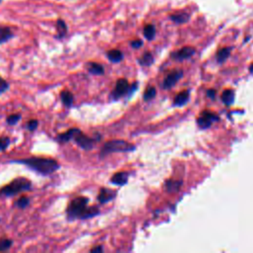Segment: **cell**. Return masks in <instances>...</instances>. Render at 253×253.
I'll return each instance as SVG.
<instances>
[{"label": "cell", "mask_w": 253, "mask_h": 253, "mask_svg": "<svg viewBox=\"0 0 253 253\" xmlns=\"http://www.w3.org/2000/svg\"><path fill=\"white\" fill-rule=\"evenodd\" d=\"M55 29H56L55 39L62 40V39H64L66 37L67 32H68V28H67V25H66L64 20L58 19L56 21V23H55Z\"/></svg>", "instance_id": "8fae6325"}, {"label": "cell", "mask_w": 253, "mask_h": 253, "mask_svg": "<svg viewBox=\"0 0 253 253\" xmlns=\"http://www.w3.org/2000/svg\"><path fill=\"white\" fill-rule=\"evenodd\" d=\"M79 128L77 127H71L69 129H67L66 131H63V132H60L57 134L56 136V140L59 142V143H67L68 141H70L74 134L78 131Z\"/></svg>", "instance_id": "30bf717a"}, {"label": "cell", "mask_w": 253, "mask_h": 253, "mask_svg": "<svg viewBox=\"0 0 253 253\" xmlns=\"http://www.w3.org/2000/svg\"><path fill=\"white\" fill-rule=\"evenodd\" d=\"M13 245V240L7 237L0 238V252L8 251Z\"/></svg>", "instance_id": "d4e9b609"}, {"label": "cell", "mask_w": 253, "mask_h": 253, "mask_svg": "<svg viewBox=\"0 0 253 253\" xmlns=\"http://www.w3.org/2000/svg\"><path fill=\"white\" fill-rule=\"evenodd\" d=\"M189 99V93L188 91H182L180 93L177 94V96L174 99V104L178 105V106H182L184 105Z\"/></svg>", "instance_id": "ffe728a7"}, {"label": "cell", "mask_w": 253, "mask_h": 253, "mask_svg": "<svg viewBox=\"0 0 253 253\" xmlns=\"http://www.w3.org/2000/svg\"><path fill=\"white\" fill-rule=\"evenodd\" d=\"M72 140H74V142L81 147L84 150H90L93 148L94 146V142L95 139L92 137L87 136L85 133H83L80 129H78V131L74 134Z\"/></svg>", "instance_id": "5b68a950"}, {"label": "cell", "mask_w": 253, "mask_h": 253, "mask_svg": "<svg viewBox=\"0 0 253 253\" xmlns=\"http://www.w3.org/2000/svg\"><path fill=\"white\" fill-rule=\"evenodd\" d=\"M31 203V200L29 197L27 196H21L20 198H18L16 200V202L14 203V207L17 208V209H20V210H24L26 208L29 207Z\"/></svg>", "instance_id": "ac0fdd59"}, {"label": "cell", "mask_w": 253, "mask_h": 253, "mask_svg": "<svg viewBox=\"0 0 253 253\" xmlns=\"http://www.w3.org/2000/svg\"><path fill=\"white\" fill-rule=\"evenodd\" d=\"M10 163L24 165L42 176L51 175L52 173L56 172L60 168L59 162L56 159H53L50 157L32 156L27 158L14 159V160H11Z\"/></svg>", "instance_id": "6da1fadb"}, {"label": "cell", "mask_w": 253, "mask_h": 253, "mask_svg": "<svg viewBox=\"0 0 253 253\" xmlns=\"http://www.w3.org/2000/svg\"><path fill=\"white\" fill-rule=\"evenodd\" d=\"M143 36L148 40V41H151L154 36H155V28L153 25L149 24V25H146L143 29Z\"/></svg>", "instance_id": "cb8c5ba5"}, {"label": "cell", "mask_w": 253, "mask_h": 253, "mask_svg": "<svg viewBox=\"0 0 253 253\" xmlns=\"http://www.w3.org/2000/svg\"><path fill=\"white\" fill-rule=\"evenodd\" d=\"M182 75H183V73L181 70H174L171 73H169L163 82L164 88L168 89V88L173 87L176 84V82L182 77Z\"/></svg>", "instance_id": "9c48e42d"}, {"label": "cell", "mask_w": 253, "mask_h": 253, "mask_svg": "<svg viewBox=\"0 0 253 253\" xmlns=\"http://www.w3.org/2000/svg\"><path fill=\"white\" fill-rule=\"evenodd\" d=\"M32 187V182L28 178L17 177L13 179L9 184L0 188V197L12 198L20 193L31 191Z\"/></svg>", "instance_id": "7a4b0ae2"}, {"label": "cell", "mask_w": 253, "mask_h": 253, "mask_svg": "<svg viewBox=\"0 0 253 253\" xmlns=\"http://www.w3.org/2000/svg\"><path fill=\"white\" fill-rule=\"evenodd\" d=\"M22 119V115L20 113H15V114H11L6 118V123L9 126H16Z\"/></svg>", "instance_id": "603a6c76"}, {"label": "cell", "mask_w": 253, "mask_h": 253, "mask_svg": "<svg viewBox=\"0 0 253 253\" xmlns=\"http://www.w3.org/2000/svg\"><path fill=\"white\" fill-rule=\"evenodd\" d=\"M10 143H11L10 137L6 135L0 136V151H5L9 147Z\"/></svg>", "instance_id": "83f0119b"}, {"label": "cell", "mask_w": 253, "mask_h": 253, "mask_svg": "<svg viewBox=\"0 0 253 253\" xmlns=\"http://www.w3.org/2000/svg\"><path fill=\"white\" fill-rule=\"evenodd\" d=\"M133 146L128 144L125 140L121 139H115V140H110L104 144L101 150V155H106L111 152H121V151H128L132 149Z\"/></svg>", "instance_id": "277c9868"}, {"label": "cell", "mask_w": 253, "mask_h": 253, "mask_svg": "<svg viewBox=\"0 0 253 253\" xmlns=\"http://www.w3.org/2000/svg\"><path fill=\"white\" fill-rule=\"evenodd\" d=\"M86 67H87V70L89 71V73H91V74L102 75L104 73V67L97 62H88Z\"/></svg>", "instance_id": "9a60e30c"}, {"label": "cell", "mask_w": 253, "mask_h": 253, "mask_svg": "<svg viewBox=\"0 0 253 253\" xmlns=\"http://www.w3.org/2000/svg\"><path fill=\"white\" fill-rule=\"evenodd\" d=\"M39 126V121L36 119H32L30 120L27 124H26V128L29 131H35Z\"/></svg>", "instance_id": "f546056e"}, {"label": "cell", "mask_w": 253, "mask_h": 253, "mask_svg": "<svg viewBox=\"0 0 253 253\" xmlns=\"http://www.w3.org/2000/svg\"><path fill=\"white\" fill-rule=\"evenodd\" d=\"M2 1H3V0H0V4H1V3H2Z\"/></svg>", "instance_id": "e575fe53"}, {"label": "cell", "mask_w": 253, "mask_h": 253, "mask_svg": "<svg viewBox=\"0 0 253 253\" xmlns=\"http://www.w3.org/2000/svg\"><path fill=\"white\" fill-rule=\"evenodd\" d=\"M221 100L225 105H230L234 100V92L230 89H226L222 92Z\"/></svg>", "instance_id": "44dd1931"}, {"label": "cell", "mask_w": 253, "mask_h": 253, "mask_svg": "<svg viewBox=\"0 0 253 253\" xmlns=\"http://www.w3.org/2000/svg\"><path fill=\"white\" fill-rule=\"evenodd\" d=\"M15 37L13 31L6 26H0V45L9 42Z\"/></svg>", "instance_id": "4fadbf2b"}, {"label": "cell", "mask_w": 253, "mask_h": 253, "mask_svg": "<svg viewBox=\"0 0 253 253\" xmlns=\"http://www.w3.org/2000/svg\"><path fill=\"white\" fill-rule=\"evenodd\" d=\"M181 182L177 181V180H168L166 182V188L168 191L170 192H174V191H178L181 187Z\"/></svg>", "instance_id": "484cf974"}, {"label": "cell", "mask_w": 253, "mask_h": 253, "mask_svg": "<svg viewBox=\"0 0 253 253\" xmlns=\"http://www.w3.org/2000/svg\"><path fill=\"white\" fill-rule=\"evenodd\" d=\"M9 88H10L9 82L0 76V96L4 94L6 91H8Z\"/></svg>", "instance_id": "4dcf8cb0"}, {"label": "cell", "mask_w": 253, "mask_h": 253, "mask_svg": "<svg viewBox=\"0 0 253 253\" xmlns=\"http://www.w3.org/2000/svg\"><path fill=\"white\" fill-rule=\"evenodd\" d=\"M217 116L213 115L212 113L210 112H204L198 119V124L201 127L203 128H207L209 127L213 122H215L217 120Z\"/></svg>", "instance_id": "52a82bcc"}, {"label": "cell", "mask_w": 253, "mask_h": 253, "mask_svg": "<svg viewBox=\"0 0 253 253\" xmlns=\"http://www.w3.org/2000/svg\"><path fill=\"white\" fill-rule=\"evenodd\" d=\"M130 44H131V46L133 48H138V47H140L142 45V42L140 40H135V41H132L130 42Z\"/></svg>", "instance_id": "1f68e13d"}, {"label": "cell", "mask_w": 253, "mask_h": 253, "mask_svg": "<svg viewBox=\"0 0 253 253\" xmlns=\"http://www.w3.org/2000/svg\"><path fill=\"white\" fill-rule=\"evenodd\" d=\"M170 19L176 24H183L189 20V14H187L186 12H178V13L172 14L170 16Z\"/></svg>", "instance_id": "e0dca14e"}, {"label": "cell", "mask_w": 253, "mask_h": 253, "mask_svg": "<svg viewBox=\"0 0 253 253\" xmlns=\"http://www.w3.org/2000/svg\"><path fill=\"white\" fill-rule=\"evenodd\" d=\"M195 53V48L192 46H184L181 49L172 53V57L177 60H183L191 57Z\"/></svg>", "instance_id": "ba28073f"}, {"label": "cell", "mask_w": 253, "mask_h": 253, "mask_svg": "<svg viewBox=\"0 0 253 253\" xmlns=\"http://www.w3.org/2000/svg\"><path fill=\"white\" fill-rule=\"evenodd\" d=\"M59 98L64 107L66 108L72 107L74 103V96L69 90H62L59 94Z\"/></svg>", "instance_id": "7c38bea8"}, {"label": "cell", "mask_w": 253, "mask_h": 253, "mask_svg": "<svg viewBox=\"0 0 253 253\" xmlns=\"http://www.w3.org/2000/svg\"><path fill=\"white\" fill-rule=\"evenodd\" d=\"M128 89V83L126 79H119L116 83V87L112 92V97L114 99H119L121 96H124Z\"/></svg>", "instance_id": "8992f818"}, {"label": "cell", "mask_w": 253, "mask_h": 253, "mask_svg": "<svg viewBox=\"0 0 253 253\" xmlns=\"http://www.w3.org/2000/svg\"><path fill=\"white\" fill-rule=\"evenodd\" d=\"M103 247L102 246H96V247H93L91 250H90V252H92V253H102L103 252Z\"/></svg>", "instance_id": "d6a6232c"}, {"label": "cell", "mask_w": 253, "mask_h": 253, "mask_svg": "<svg viewBox=\"0 0 253 253\" xmlns=\"http://www.w3.org/2000/svg\"><path fill=\"white\" fill-rule=\"evenodd\" d=\"M155 94H156V89H155L154 87H149V88H147V89L145 90L144 95H143V98H144V100L148 101V100L153 99L154 96H155Z\"/></svg>", "instance_id": "f1b7e54d"}, {"label": "cell", "mask_w": 253, "mask_h": 253, "mask_svg": "<svg viewBox=\"0 0 253 253\" xmlns=\"http://www.w3.org/2000/svg\"><path fill=\"white\" fill-rule=\"evenodd\" d=\"M88 203L89 199L87 197H76L71 200L65 209L66 219L69 221L81 219V216L84 213Z\"/></svg>", "instance_id": "3957f363"}, {"label": "cell", "mask_w": 253, "mask_h": 253, "mask_svg": "<svg viewBox=\"0 0 253 253\" xmlns=\"http://www.w3.org/2000/svg\"><path fill=\"white\" fill-rule=\"evenodd\" d=\"M107 57L112 62H119L123 59V53L119 49H111L107 52Z\"/></svg>", "instance_id": "d6986e66"}, {"label": "cell", "mask_w": 253, "mask_h": 253, "mask_svg": "<svg viewBox=\"0 0 253 253\" xmlns=\"http://www.w3.org/2000/svg\"><path fill=\"white\" fill-rule=\"evenodd\" d=\"M116 193L110 189H106V188H102L100 190V193L98 195V201L101 204H105L110 202L111 200H113V198L115 197Z\"/></svg>", "instance_id": "5bb4252c"}, {"label": "cell", "mask_w": 253, "mask_h": 253, "mask_svg": "<svg viewBox=\"0 0 253 253\" xmlns=\"http://www.w3.org/2000/svg\"><path fill=\"white\" fill-rule=\"evenodd\" d=\"M152 61H153V56L150 52H145L139 59V62L142 65H150Z\"/></svg>", "instance_id": "4316f807"}, {"label": "cell", "mask_w": 253, "mask_h": 253, "mask_svg": "<svg viewBox=\"0 0 253 253\" xmlns=\"http://www.w3.org/2000/svg\"><path fill=\"white\" fill-rule=\"evenodd\" d=\"M214 95H215V91H214V90L211 89V90H209V91H208V96H209V97L213 98Z\"/></svg>", "instance_id": "836d02e7"}, {"label": "cell", "mask_w": 253, "mask_h": 253, "mask_svg": "<svg viewBox=\"0 0 253 253\" xmlns=\"http://www.w3.org/2000/svg\"><path fill=\"white\" fill-rule=\"evenodd\" d=\"M230 51H231V47H223V48H220V49L217 51V54H216L217 61H218L219 63L223 62V61L228 57V55L230 54Z\"/></svg>", "instance_id": "7402d4cb"}, {"label": "cell", "mask_w": 253, "mask_h": 253, "mask_svg": "<svg viewBox=\"0 0 253 253\" xmlns=\"http://www.w3.org/2000/svg\"><path fill=\"white\" fill-rule=\"evenodd\" d=\"M127 181V174L126 172H119L116 173L112 178H111V182L113 184L122 186L124 184H126Z\"/></svg>", "instance_id": "2e32d148"}]
</instances>
